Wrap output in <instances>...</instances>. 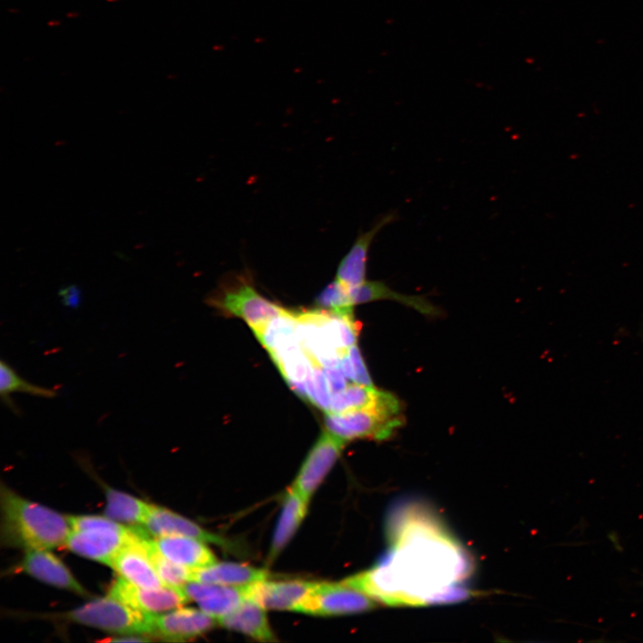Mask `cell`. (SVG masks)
Here are the masks:
<instances>
[{"label":"cell","instance_id":"12","mask_svg":"<svg viewBox=\"0 0 643 643\" xmlns=\"http://www.w3.org/2000/svg\"><path fill=\"white\" fill-rule=\"evenodd\" d=\"M217 621L201 609L178 607L169 613L152 614V635L170 641H185L212 630Z\"/></svg>","mask_w":643,"mask_h":643},{"label":"cell","instance_id":"5","mask_svg":"<svg viewBox=\"0 0 643 643\" xmlns=\"http://www.w3.org/2000/svg\"><path fill=\"white\" fill-rule=\"evenodd\" d=\"M152 614L136 610L107 596L55 617L117 634H151Z\"/></svg>","mask_w":643,"mask_h":643},{"label":"cell","instance_id":"15","mask_svg":"<svg viewBox=\"0 0 643 643\" xmlns=\"http://www.w3.org/2000/svg\"><path fill=\"white\" fill-rule=\"evenodd\" d=\"M314 581L292 579L263 580L247 587V597L265 610L296 611Z\"/></svg>","mask_w":643,"mask_h":643},{"label":"cell","instance_id":"21","mask_svg":"<svg viewBox=\"0 0 643 643\" xmlns=\"http://www.w3.org/2000/svg\"><path fill=\"white\" fill-rule=\"evenodd\" d=\"M348 292L350 300L354 305L356 304L388 299L395 300L413 307L424 314L437 315L438 313V308H436L424 297L418 296H405L397 293L393 291L381 281L366 280L360 285L348 287Z\"/></svg>","mask_w":643,"mask_h":643},{"label":"cell","instance_id":"31","mask_svg":"<svg viewBox=\"0 0 643 643\" xmlns=\"http://www.w3.org/2000/svg\"><path fill=\"white\" fill-rule=\"evenodd\" d=\"M322 368L332 395L342 391L347 387V379L341 369L340 363L338 365Z\"/></svg>","mask_w":643,"mask_h":643},{"label":"cell","instance_id":"8","mask_svg":"<svg viewBox=\"0 0 643 643\" xmlns=\"http://www.w3.org/2000/svg\"><path fill=\"white\" fill-rule=\"evenodd\" d=\"M346 441L323 430L303 462L292 484L308 502L341 455Z\"/></svg>","mask_w":643,"mask_h":643},{"label":"cell","instance_id":"24","mask_svg":"<svg viewBox=\"0 0 643 643\" xmlns=\"http://www.w3.org/2000/svg\"><path fill=\"white\" fill-rule=\"evenodd\" d=\"M297 321L294 311L288 310L271 319L263 329L254 333L270 355L299 343L296 335Z\"/></svg>","mask_w":643,"mask_h":643},{"label":"cell","instance_id":"22","mask_svg":"<svg viewBox=\"0 0 643 643\" xmlns=\"http://www.w3.org/2000/svg\"><path fill=\"white\" fill-rule=\"evenodd\" d=\"M105 516L129 526H141L146 517L150 503L132 495L104 486Z\"/></svg>","mask_w":643,"mask_h":643},{"label":"cell","instance_id":"16","mask_svg":"<svg viewBox=\"0 0 643 643\" xmlns=\"http://www.w3.org/2000/svg\"><path fill=\"white\" fill-rule=\"evenodd\" d=\"M395 218L394 213L384 215L372 228L355 238L338 263L336 274L338 280L348 287L366 281V266L372 243L381 229L392 222Z\"/></svg>","mask_w":643,"mask_h":643},{"label":"cell","instance_id":"11","mask_svg":"<svg viewBox=\"0 0 643 643\" xmlns=\"http://www.w3.org/2000/svg\"><path fill=\"white\" fill-rule=\"evenodd\" d=\"M148 537L139 530L135 537L118 551L110 566L120 577L133 585L146 589H159L165 585L146 553L144 541Z\"/></svg>","mask_w":643,"mask_h":643},{"label":"cell","instance_id":"19","mask_svg":"<svg viewBox=\"0 0 643 643\" xmlns=\"http://www.w3.org/2000/svg\"><path fill=\"white\" fill-rule=\"evenodd\" d=\"M267 571L244 564L217 561L192 571L191 580L235 587H246L267 579Z\"/></svg>","mask_w":643,"mask_h":643},{"label":"cell","instance_id":"4","mask_svg":"<svg viewBox=\"0 0 643 643\" xmlns=\"http://www.w3.org/2000/svg\"><path fill=\"white\" fill-rule=\"evenodd\" d=\"M206 302L225 314L242 319L254 333L287 311L258 293L248 271L229 273Z\"/></svg>","mask_w":643,"mask_h":643},{"label":"cell","instance_id":"27","mask_svg":"<svg viewBox=\"0 0 643 643\" xmlns=\"http://www.w3.org/2000/svg\"><path fill=\"white\" fill-rule=\"evenodd\" d=\"M146 553L165 586L182 589L191 580L192 571L164 557L154 546L150 537L144 541Z\"/></svg>","mask_w":643,"mask_h":643},{"label":"cell","instance_id":"18","mask_svg":"<svg viewBox=\"0 0 643 643\" xmlns=\"http://www.w3.org/2000/svg\"><path fill=\"white\" fill-rule=\"evenodd\" d=\"M217 623L261 642L277 640L269 624L265 609L248 597L233 612L218 619Z\"/></svg>","mask_w":643,"mask_h":643},{"label":"cell","instance_id":"6","mask_svg":"<svg viewBox=\"0 0 643 643\" xmlns=\"http://www.w3.org/2000/svg\"><path fill=\"white\" fill-rule=\"evenodd\" d=\"M377 602L363 591L344 582H316L296 612L313 615H345L369 611Z\"/></svg>","mask_w":643,"mask_h":643},{"label":"cell","instance_id":"10","mask_svg":"<svg viewBox=\"0 0 643 643\" xmlns=\"http://www.w3.org/2000/svg\"><path fill=\"white\" fill-rule=\"evenodd\" d=\"M140 527L148 536L154 538L179 535L212 543L226 549H232L233 546L230 540L205 530L191 520L153 504H150L146 517Z\"/></svg>","mask_w":643,"mask_h":643},{"label":"cell","instance_id":"30","mask_svg":"<svg viewBox=\"0 0 643 643\" xmlns=\"http://www.w3.org/2000/svg\"><path fill=\"white\" fill-rule=\"evenodd\" d=\"M348 356L354 371V381L360 385L373 387L367 367L356 345L349 348Z\"/></svg>","mask_w":643,"mask_h":643},{"label":"cell","instance_id":"25","mask_svg":"<svg viewBox=\"0 0 643 643\" xmlns=\"http://www.w3.org/2000/svg\"><path fill=\"white\" fill-rule=\"evenodd\" d=\"M288 384L305 382L313 370V360L299 343L270 355Z\"/></svg>","mask_w":643,"mask_h":643},{"label":"cell","instance_id":"7","mask_svg":"<svg viewBox=\"0 0 643 643\" xmlns=\"http://www.w3.org/2000/svg\"><path fill=\"white\" fill-rule=\"evenodd\" d=\"M138 532L137 526L121 522L87 530H71L65 547L71 552L106 565L118 551Z\"/></svg>","mask_w":643,"mask_h":643},{"label":"cell","instance_id":"13","mask_svg":"<svg viewBox=\"0 0 643 643\" xmlns=\"http://www.w3.org/2000/svg\"><path fill=\"white\" fill-rule=\"evenodd\" d=\"M17 569L48 585L89 596L67 566L48 549L25 550Z\"/></svg>","mask_w":643,"mask_h":643},{"label":"cell","instance_id":"32","mask_svg":"<svg viewBox=\"0 0 643 643\" xmlns=\"http://www.w3.org/2000/svg\"><path fill=\"white\" fill-rule=\"evenodd\" d=\"M59 296L63 305L67 307L76 308L81 301V292L78 286L69 285L59 290Z\"/></svg>","mask_w":643,"mask_h":643},{"label":"cell","instance_id":"28","mask_svg":"<svg viewBox=\"0 0 643 643\" xmlns=\"http://www.w3.org/2000/svg\"><path fill=\"white\" fill-rule=\"evenodd\" d=\"M315 305L338 314L353 313L354 305L351 303L348 286L337 279L330 282L316 296Z\"/></svg>","mask_w":643,"mask_h":643},{"label":"cell","instance_id":"2","mask_svg":"<svg viewBox=\"0 0 643 643\" xmlns=\"http://www.w3.org/2000/svg\"><path fill=\"white\" fill-rule=\"evenodd\" d=\"M0 506L3 547L28 550L65 546L71 530L67 516L24 498L3 483Z\"/></svg>","mask_w":643,"mask_h":643},{"label":"cell","instance_id":"26","mask_svg":"<svg viewBox=\"0 0 643 643\" xmlns=\"http://www.w3.org/2000/svg\"><path fill=\"white\" fill-rule=\"evenodd\" d=\"M382 390L360 384L348 385L342 391L332 395L329 413L354 411L375 405Z\"/></svg>","mask_w":643,"mask_h":643},{"label":"cell","instance_id":"3","mask_svg":"<svg viewBox=\"0 0 643 643\" xmlns=\"http://www.w3.org/2000/svg\"><path fill=\"white\" fill-rule=\"evenodd\" d=\"M401 403L393 394L381 391L370 407L343 413H325L326 430L348 441L369 438L384 440L404 423Z\"/></svg>","mask_w":643,"mask_h":643},{"label":"cell","instance_id":"17","mask_svg":"<svg viewBox=\"0 0 643 643\" xmlns=\"http://www.w3.org/2000/svg\"><path fill=\"white\" fill-rule=\"evenodd\" d=\"M155 548L170 561L191 571L216 562L215 555L205 542L196 539L166 535L152 539Z\"/></svg>","mask_w":643,"mask_h":643},{"label":"cell","instance_id":"1","mask_svg":"<svg viewBox=\"0 0 643 643\" xmlns=\"http://www.w3.org/2000/svg\"><path fill=\"white\" fill-rule=\"evenodd\" d=\"M391 547L372 568L343 581L388 605H424L461 600L472 571L464 549L421 508L401 513L390 527Z\"/></svg>","mask_w":643,"mask_h":643},{"label":"cell","instance_id":"20","mask_svg":"<svg viewBox=\"0 0 643 643\" xmlns=\"http://www.w3.org/2000/svg\"><path fill=\"white\" fill-rule=\"evenodd\" d=\"M308 503L292 487L288 489L272 535L269 563L280 554L295 535L307 513Z\"/></svg>","mask_w":643,"mask_h":643},{"label":"cell","instance_id":"29","mask_svg":"<svg viewBox=\"0 0 643 643\" xmlns=\"http://www.w3.org/2000/svg\"><path fill=\"white\" fill-rule=\"evenodd\" d=\"M305 387L307 401L325 413H329L332 394L329 388L323 368L315 362L313 363L311 374L305 380Z\"/></svg>","mask_w":643,"mask_h":643},{"label":"cell","instance_id":"23","mask_svg":"<svg viewBox=\"0 0 643 643\" xmlns=\"http://www.w3.org/2000/svg\"><path fill=\"white\" fill-rule=\"evenodd\" d=\"M13 393H24L42 398H54L58 395L55 389L41 387L25 380L8 363L2 360L0 362L1 400L13 413L20 415L21 412L11 397Z\"/></svg>","mask_w":643,"mask_h":643},{"label":"cell","instance_id":"14","mask_svg":"<svg viewBox=\"0 0 643 643\" xmlns=\"http://www.w3.org/2000/svg\"><path fill=\"white\" fill-rule=\"evenodd\" d=\"M247 587L190 580L182 587L189 600L216 621L237 609L247 598Z\"/></svg>","mask_w":643,"mask_h":643},{"label":"cell","instance_id":"33","mask_svg":"<svg viewBox=\"0 0 643 643\" xmlns=\"http://www.w3.org/2000/svg\"><path fill=\"white\" fill-rule=\"evenodd\" d=\"M140 634H124L122 636L113 637L110 639H106L112 642H146L150 639Z\"/></svg>","mask_w":643,"mask_h":643},{"label":"cell","instance_id":"9","mask_svg":"<svg viewBox=\"0 0 643 643\" xmlns=\"http://www.w3.org/2000/svg\"><path fill=\"white\" fill-rule=\"evenodd\" d=\"M108 595L144 613L158 614L182 606L189 599L182 589L164 586L146 589L131 584L121 577L111 585Z\"/></svg>","mask_w":643,"mask_h":643}]
</instances>
